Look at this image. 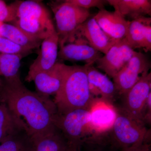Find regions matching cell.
I'll return each instance as SVG.
<instances>
[{"label": "cell", "instance_id": "obj_18", "mask_svg": "<svg viewBox=\"0 0 151 151\" xmlns=\"http://www.w3.org/2000/svg\"><path fill=\"white\" fill-rule=\"evenodd\" d=\"M108 4L112 6L122 16L137 19L151 15L150 0H107Z\"/></svg>", "mask_w": 151, "mask_h": 151}, {"label": "cell", "instance_id": "obj_14", "mask_svg": "<svg viewBox=\"0 0 151 151\" xmlns=\"http://www.w3.org/2000/svg\"><path fill=\"white\" fill-rule=\"evenodd\" d=\"M103 56L102 53L88 44L84 39L77 38L73 43L66 44L60 47L58 57L61 60L82 61L93 65Z\"/></svg>", "mask_w": 151, "mask_h": 151}, {"label": "cell", "instance_id": "obj_9", "mask_svg": "<svg viewBox=\"0 0 151 151\" xmlns=\"http://www.w3.org/2000/svg\"><path fill=\"white\" fill-rule=\"evenodd\" d=\"M90 113L92 137H100L111 131L117 117V107L111 102L94 98Z\"/></svg>", "mask_w": 151, "mask_h": 151}, {"label": "cell", "instance_id": "obj_24", "mask_svg": "<svg viewBox=\"0 0 151 151\" xmlns=\"http://www.w3.org/2000/svg\"><path fill=\"white\" fill-rule=\"evenodd\" d=\"M32 52V50L19 45L7 39L0 36V53L24 57Z\"/></svg>", "mask_w": 151, "mask_h": 151}, {"label": "cell", "instance_id": "obj_29", "mask_svg": "<svg viewBox=\"0 0 151 151\" xmlns=\"http://www.w3.org/2000/svg\"><path fill=\"white\" fill-rule=\"evenodd\" d=\"M151 22L147 23L144 27L145 34V51H151Z\"/></svg>", "mask_w": 151, "mask_h": 151}, {"label": "cell", "instance_id": "obj_16", "mask_svg": "<svg viewBox=\"0 0 151 151\" xmlns=\"http://www.w3.org/2000/svg\"><path fill=\"white\" fill-rule=\"evenodd\" d=\"M40 45L38 55L30 66L27 76L38 71L49 70L57 62L59 38L56 32L43 40Z\"/></svg>", "mask_w": 151, "mask_h": 151}, {"label": "cell", "instance_id": "obj_10", "mask_svg": "<svg viewBox=\"0 0 151 151\" xmlns=\"http://www.w3.org/2000/svg\"><path fill=\"white\" fill-rule=\"evenodd\" d=\"M135 52L123 40L118 41L95 63L98 68L113 78L132 58Z\"/></svg>", "mask_w": 151, "mask_h": 151}, {"label": "cell", "instance_id": "obj_30", "mask_svg": "<svg viewBox=\"0 0 151 151\" xmlns=\"http://www.w3.org/2000/svg\"><path fill=\"white\" fill-rule=\"evenodd\" d=\"M151 140H149L145 141L122 151H151Z\"/></svg>", "mask_w": 151, "mask_h": 151}, {"label": "cell", "instance_id": "obj_6", "mask_svg": "<svg viewBox=\"0 0 151 151\" xmlns=\"http://www.w3.org/2000/svg\"><path fill=\"white\" fill-rule=\"evenodd\" d=\"M90 109H78L57 115L55 126L64 136L68 145L82 146L92 137Z\"/></svg>", "mask_w": 151, "mask_h": 151}, {"label": "cell", "instance_id": "obj_28", "mask_svg": "<svg viewBox=\"0 0 151 151\" xmlns=\"http://www.w3.org/2000/svg\"><path fill=\"white\" fill-rule=\"evenodd\" d=\"M142 121L146 126L151 124V93L149 95L143 110Z\"/></svg>", "mask_w": 151, "mask_h": 151}, {"label": "cell", "instance_id": "obj_33", "mask_svg": "<svg viewBox=\"0 0 151 151\" xmlns=\"http://www.w3.org/2000/svg\"><path fill=\"white\" fill-rule=\"evenodd\" d=\"M2 23H0V26H1V24ZM0 36H1V35H0Z\"/></svg>", "mask_w": 151, "mask_h": 151}, {"label": "cell", "instance_id": "obj_23", "mask_svg": "<svg viewBox=\"0 0 151 151\" xmlns=\"http://www.w3.org/2000/svg\"><path fill=\"white\" fill-rule=\"evenodd\" d=\"M30 138L25 132L14 135L0 145V151H29Z\"/></svg>", "mask_w": 151, "mask_h": 151}, {"label": "cell", "instance_id": "obj_15", "mask_svg": "<svg viewBox=\"0 0 151 151\" xmlns=\"http://www.w3.org/2000/svg\"><path fill=\"white\" fill-rule=\"evenodd\" d=\"M86 65L89 92L92 97L113 103L118 94L113 82L106 74L96 69L93 65Z\"/></svg>", "mask_w": 151, "mask_h": 151}, {"label": "cell", "instance_id": "obj_4", "mask_svg": "<svg viewBox=\"0 0 151 151\" xmlns=\"http://www.w3.org/2000/svg\"><path fill=\"white\" fill-rule=\"evenodd\" d=\"M151 130L142 122L117 108V115L108 136L111 143L122 151L151 140Z\"/></svg>", "mask_w": 151, "mask_h": 151}, {"label": "cell", "instance_id": "obj_25", "mask_svg": "<svg viewBox=\"0 0 151 151\" xmlns=\"http://www.w3.org/2000/svg\"><path fill=\"white\" fill-rule=\"evenodd\" d=\"M83 145L89 151H122L112 145L108 135L86 141Z\"/></svg>", "mask_w": 151, "mask_h": 151}, {"label": "cell", "instance_id": "obj_20", "mask_svg": "<svg viewBox=\"0 0 151 151\" xmlns=\"http://www.w3.org/2000/svg\"><path fill=\"white\" fill-rule=\"evenodd\" d=\"M0 35L14 43L33 50L40 45L42 41L28 35L14 25L1 23L0 26Z\"/></svg>", "mask_w": 151, "mask_h": 151}, {"label": "cell", "instance_id": "obj_1", "mask_svg": "<svg viewBox=\"0 0 151 151\" xmlns=\"http://www.w3.org/2000/svg\"><path fill=\"white\" fill-rule=\"evenodd\" d=\"M0 100L5 103L30 138L55 127L58 111L53 100L28 89L22 83L19 75L6 80L1 87Z\"/></svg>", "mask_w": 151, "mask_h": 151}, {"label": "cell", "instance_id": "obj_27", "mask_svg": "<svg viewBox=\"0 0 151 151\" xmlns=\"http://www.w3.org/2000/svg\"><path fill=\"white\" fill-rule=\"evenodd\" d=\"M68 2L82 8L89 10L91 8H98L99 9H104L108 4L107 0H66Z\"/></svg>", "mask_w": 151, "mask_h": 151}, {"label": "cell", "instance_id": "obj_22", "mask_svg": "<svg viewBox=\"0 0 151 151\" xmlns=\"http://www.w3.org/2000/svg\"><path fill=\"white\" fill-rule=\"evenodd\" d=\"M23 56L0 53V76L6 80L12 79L19 75L21 60Z\"/></svg>", "mask_w": 151, "mask_h": 151}, {"label": "cell", "instance_id": "obj_31", "mask_svg": "<svg viewBox=\"0 0 151 151\" xmlns=\"http://www.w3.org/2000/svg\"><path fill=\"white\" fill-rule=\"evenodd\" d=\"M80 146L76 145H68L65 151H79Z\"/></svg>", "mask_w": 151, "mask_h": 151}, {"label": "cell", "instance_id": "obj_11", "mask_svg": "<svg viewBox=\"0 0 151 151\" xmlns=\"http://www.w3.org/2000/svg\"><path fill=\"white\" fill-rule=\"evenodd\" d=\"M65 66L64 63L57 62L49 70L38 71L27 76L25 80L34 81L37 93L47 97L55 95L62 84Z\"/></svg>", "mask_w": 151, "mask_h": 151}, {"label": "cell", "instance_id": "obj_13", "mask_svg": "<svg viewBox=\"0 0 151 151\" xmlns=\"http://www.w3.org/2000/svg\"><path fill=\"white\" fill-rule=\"evenodd\" d=\"M93 17L103 31L115 41L122 40L127 36L130 21L117 11L103 9Z\"/></svg>", "mask_w": 151, "mask_h": 151}, {"label": "cell", "instance_id": "obj_32", "mask_svg": "<svg viewBox=\"0 0 151 151\" xmlns=\"http://www.w3.org/2000/svg\"><path fill=\"white\" fill-rule=\"evenodd\" d=\"M3 83L2 82L1 79V76H0V87H1L2 86Z\"/></svg>", "mask_w": 151, "mask_h": 151}, {"label": "cell", "instance_id": "obj_8", "mask_svg": "<svg viewBox=\"0 0 151 151\" xmlns=\"http://www.w3.org/2000/svg\"><path fill=\"white\" fill-rule=\"evenodd\" d=\"M150 93L151 73H149L122 96L123 106L120 108L132 118L144 124L142 121L143 110Z\"/></svg>", "mask_w": 151, "mask_h": 151}, {"label": "cell", "instance_id": "obj_17", "mask_svg": "<svg viewBox=\"0 0 151 151\" xmlns=\"http://www.w3.org/2000/svg\"><path fill=\"white\" fill-rule=\"evenodd\" d=\"M67 146V141L55 127L44 134L31 137L29 151H65Z\"/></svg>", "mask_w": 151, "mask_h": 151}, {"label": "cell", "instance_id": "obj_7", "mask_svg": "<svg viewBox=\"0 0 151 151\" xmlns=\"http://www.w3.org/2000/svg\"><path fill=\"white\" fill-rule=\"evenodd\" d=\"M150 59L146 54L135 52L132 58L113 77L118 95L123 96L142 77L149 73Z\"/></svg>", "mask_w": 151, "mask_h": 151}, {"label": "cell", "instance_id": "obj_5", "mask_svg": "<svg viewBox=\"0 0 151 151\" xmlns=\"http://www.w3.org/2000/svg\"><path fill=\"white\" fill-rule=\"evenodd\" d=\"M50 6L54 14L60 47L67 43H73L78 27L91 17L89 10L74 5L66 0L52 3Z\"/></svg>", "mask_w": 151, "mask_h": 151}, {"label": "cell", "instance_id": "obj_3", "mask_svg": "<svg viewBox=\"0 0 151 151\" xmlns=\"http://www.w3.org/2000/svg\"><path fill=\"white\" fill-rule=\"evenodd\" d=\"M12 4L15 19L10 24L28 35L42 41L56 32L50 13L40 2L18 1Z\"/></svg>", "mask_w": 151, "mask_h": 151}, {"label": "cell", "instance_id": "obj_12", "mask_svg": "<svg viewBox=\"0 0 151 151\" xmlns=\"http://www.w3.org/2000/svg\"><path fill=\"white\" fill-rule=\"evenodd\" d=\"M79 37L84 39L90 46L104 55L116 42L103 31L93 17L87 19L78 27L76 39Z\"/></svg>", "mask_w": 151, "mask_h": 151}, {"label": "cell", "instance_id": "obj_2", "mask_svg": "<svg viewBox=\"0 0 151 151\" xmlns=\"http://www.w3.org/2000/svg\"><path fill=\"white\" fill-rule=\"evenodd\" d=\"M86 73V65H65L62 84L55 95L58 113L78 109H90L93 103Z\"/></svg>", "mask_w": 151, "mask_h": 151}, {"label": "cell", "instance_id": "obj_21", "mask_svg": "<svg viewBox=\"0 0 151 151\" xmlns=\"http://www.w3.org/2000/svg\"><path fill=\"white\" fill-rule=\"evenodd\" d=\"M150 22H151V18L146 17L130 21L127 35L123 39L125 43L134 50L138 48L144 49V27Z\"/></svg>", "mask_w": 151, "mask_h": 151}, {"label": "cell", "instance_id": "obj_19", "mask_svg": "<svg viewBox=\"0 0 151 151\" xmlns=\"http://www.w3.org/2000/svg\"><path fill=\"white\" fill-rule=\"evenodd\" d=\"M23 132L24 131L21 125L9 111L5 103L0 100V145Z\"/></svg>", "mask_w": 151, "mask_h": 151}, {"label": "cell", "instance_id": "obj_26", "mask_svg": "<svg viewBox=\"0 0 151 151\" xmlns=\"http://www.w3.org/2000/svg\"><path fill=\"white\" fill-rule=\"evenodd\" d=\"M15 19V12L12 4L7 5L0 0V23H11Z\"/></svg>", "mask_w": 151, "mask_h": 151}]
</instances>
